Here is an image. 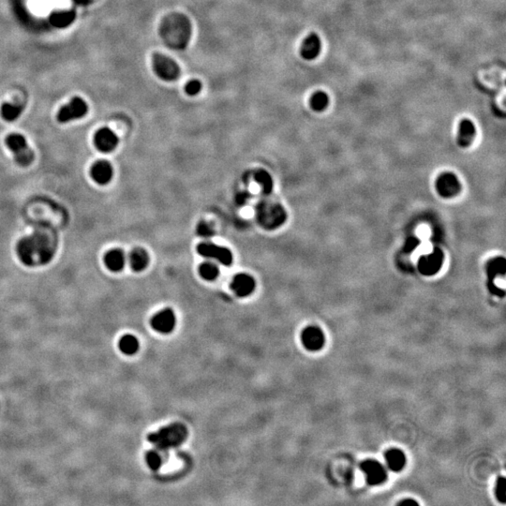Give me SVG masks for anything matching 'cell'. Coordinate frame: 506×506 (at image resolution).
I'll return each instance as SVG.
<instances>
[{"label":"cell","instance_id":"cell-8","mask_svg":"<svg viewBox=\"0 0 506 506\" xmlns=\"http://www.w3.org/2000/svg\"><path fill=\"white\" fill-rule=\"evenodd\" d=\"M436 191L443 198H453L462 191V185L456 175L452 173H442L435 183Z\"/></svg>","mask_w":506,"mask_h":506},{"label":"cell","instance_id":"cell-16","mask_svg":"<svg viewBox=\"0 0 506 506\" xmlns=\"http://www.w3.org/2000/svg\"><path fill=\"white\" fill-rule=\"evenodd\" d=\"M476 134V129L473 121L470 119H463L459 123L457 132V144L461 148L471 147Z\"/></svg>","mask_w":506,"mask_h":506},{"label":"cell","instance_id":"cell-6","mask_svg":"<svg viewBox=\"0 0 506 506\" xmlns=\"http://www.w3.org/2000/svg\"><path fill=\"white\" fill-rule=\"evenodd\" d=\"M88 112V105L82 98L75 97L67 105L62 106L58 113V120L67 123L83 118Z\"/></svg>","mask_w":506,"mask_h":506},{"label":"cell","instance_id":"cell-23","mask_svg":"<svg viewBox=\"0 0 506 506\" xmlns=\"http://www.w3.org/2000/svg\"><path fill=\"white\" fill-rule=\"evenodd\" d=\"M309 105L315 112H323L329 105V97L325 91H316L310 97Z\"/></svg>","mask_w":506,"mask_h":506},{"label":"cell","instance_id":"cell-31","mask_svg":"<svg viewBox=\"0 0 506 506\" xmlns=\"http://www.w3.org/2000/svg\"><path fill=\"white\" fill-rule=\"evenodd\" d=\"M397 505H418V502L417 500H412V499H407V500H401L397 503Z\"/></svg>","mask_w":506,"mask_h":506},{"label":"cell","instance_id":"cell-7","mask_svg":"<svg viewBox=\"0 0 506 506\" xmlns=\"http://www.w3.org/2000/svg\"><path fill=\"white\" fill-rule=\"evenodd\" d=\"M197 252L201 256L217 260L218 262L226 266L231 265L233 263V254L231 250H228L224 247L218 246L216 244L209 242L199 244L197 246Z\"/></svg>","mask_w":506,"mask_h":506},{"label":"cell","instance_id":"cell-25","mask_svg":"<svg viewBox=\"0 0 506 506\" xmlns=\"http://www.w3.org/2000/svg\"><path fill=\"white\" fill-rule=\"evenodd\" d=\"M199 274L205 281H215L219 275V269L215 263L205 262L199 266Z\"/></svg>","mask_w":506,"mask_h":506},{"label":"cell","instance_id":"cell-20","mask_svg":"<svg viewBox=\"0 0 506 506\" xmlns=\"http://www.w3.org/2000/svg\"><path fill=\"white\" fill-rule=\"evenodd\" d=\"M442 262V255L440 251H435L429 256L422 258L420 263V269L426 275H432L440 269Z\"/></svg>","mask_w":506,"mask_h":506},{"label":"cell","instance_id":"cell-3","mask_svg":"<svg viewBox=\"0 0 506 506\" xmlns=\"http://www.w3.org/2000/svg\"><path fill=\"white\" fill-rule=\"evenodd\" d=\"M258 223L265 230H275L285 223L287 213L280 204L263 202L260 203L256 209Z\"/></svg>","mask_w":506,"mask_h":506},{"label":"cell","instance_id":"cell-10","mask_svg":"<svg viewBox=\"0 0 506 506\" xmlns=\"http://www.w3.org/2000/svg\"><path fill=\"white\" fill-rule=\"evenodd\" d=\"M301 341L306 350L310 352L320 351L326 343V337L320 327H306L301 334Z\"/></svg>","mask_w":506,"mask_h":506},{"label":"cell","instance_id":"cell-24","mask_svg":"<svg viewBox=\"0 0 506 506\" xmlns=\"http://www.w3.org/2000/svg\"><path fill=\"white\" fill-rule=\"evenodd\" d=\"M119 349L127 355H133L139 350V341L134 336L126 335L119 341Z\"/></svg>","mask_w":506,"mask_h":506},{"label":"cell","instance_id":"cell-28","mask_svg":"<svg viewBox=\"0 0 506 506\" xmlns=\"http://www.w3.org/2000/svg\"><path fill=\"white\" fill-rule=\"evenodd\" d=\"M495 495L496 499L499 500L501 503L506 502V480L503 476L499 477L496 482V487H495Z\"/></svg>","mask_w":506,"mask_h":506},{"label":"cell","instance_id":"cell-9","mask_svg":"<svg viewBox=\"0 0 506 506\" xmlns=\"http://www.w3.org/2000/svg\"><path fill=\"white\" fill-rule=\"evenodd\" d=\"M361 471L365 474L369 485L378 486L387 480V473L382 463L374 459H366L361 464Z\"/></svg>","mask_w":506,"mask_h":506},{"label":"cell","instance_id":"cell-11","mask_svg":"<svg viewBox=\"0 0 506 506\" xmlns=\"http://www.w3.org/2000/svg\"><path fill=\"white\" fill-rule=\"evenodd\" d=\"M176 318L173 310L165 308L155 314L151 319V327L155 331L161 334L171 333L175 327Z\"/></svg>","mask_w":506,"mask_h":506},{"label":"cell","instance_id":"cell-32","mask_svg":"<svg viewBox=\"0 0 506 506\" xmlns=\"http://www.w3.org/2000/svg\"><path fill=\"white\" fill-rule=\"evenodd\" d=\"M248 198H249V196H248V194H247V193H241V194H239V195H238L237 202H238L239 204H243V203H245V202L248 200Z\"/></svg>","mask_w":506,"mask_h":506},{"label":"cell","instance_id":"cell-2","mask_svg":"<svg viewBox=\"0 0 506 506\" xmlns=\"http://www.w3.org/2000/svg\"><path fill=\"white\" fill-rule=\"evenodd\" d=\"M188 429L184 425L174 423L148 435V441L160 450L177 447L185 442Z\"/></svg>","mask_w":506,"mask_h":506},{"label":"cell","instance_id":"cell-12","mask_svg":"<svg viewBox=\"0 0 506 506\" xmlns=\"http://www.w3.org/2000/svg\"><path fill=\"white\" fill-rule=\"evenodd\" d=\"M118 137L109 128H100L94 135V144L101 152L110 153L118 146Z\"/></svg>","mask_w":506,"mask_h":506},{"label":"cell","instance_id":"cell-22","mask_svg":"<svg viewBox=\"0 0 506 506\" xmlns=\"http://www.w3.org/2000/svg\"><path fill=\"white\" fill-rule=\"evenodd\" d=\"M76 14L74 11H66V12H59L52 14L51 23L57 27H67L70 26L71 23L75 19Z\"/></svg>","mask_w":506,"mask_h":506},{"label":"cell","instance_id":"cell-27","mask_svg":"<svg viewBox=\"0 0 506 506\" xmlns=\"http://www.w3.org/2000/svg\"><path fill=\"white\" fill-rule=\"evenodd\" d=\"M146 462L152 471H158L163 464V456L159 451L151 450L146 455Z\"/></svg>","mask_w":506,"mask_h":506},{"label":"cell","instance_id":"cell-15","mask_svg":"<svg viewBox=\"0 0 506 506\" xmlns=\"http://www.w3.org/2000/svg\"><path fill=\"white\" fill-rule=\"evenodd\" d=\"M321 51V41L316 33H310L302 42L300 55L305 60H313Z\"/></svg>","mask_w":506,"mask_h":506},{"label":"cell","instance_id":"cell-19","mask_svg":"<svg viewBox=\"0 0 506 506\" xmlns=\"http://www.w3.org/2000/svg\"><path fill=\"white\" fill-rule=\"evenodd\" d=\"M128 261L130 267L135 272H141L143 270L146 269L148 267L149 263V255L148 251L141 249V248H136L132 250L128 257Z\"/></svg>","mask_w":506,"mask_h":506},{"label":"cell","instance_id":"cell-17","mask_svg":"<svg viewBox=\"0 0 506 506\" xmlns=\"http://www.w3.org/2000/svg\"><path fill=\"white\" fill-rule=\"evenodd\" d=\"M104 263L112 272H120L125 266L126 257L121 250L114 249L106 253L104 257Z\"/></svg>","mask_w":506,"mask_h":506},{"label":"cell","instance_id":"cell-14","mask_svg":"<svg viewBox=\"0 0 506 506\" xmlns=\"http://www.w3.org/2000/svg\"><path fill=\"white\" fill-rule=\"evenodd\" d=\"M91 176L99 185H107L113 178V166L107 160H98L91 167Z\"/></svg>","mask_w":506,"mask_h":506},{"label":"cell","instance_id":"cell-1","mask_svg":"<svg viewBox=\"0 0 506 506\" xmlns=\"http://www.w3.org/2000/svg\"><path fill=\"white\" fill-rule=\"evenodd\" d=\"M56 246L44 233L36 232L24 237L17 244V255L27 266H39L49 263L55 255Z\"/></svg>","mask_w":506,"mask_h":506},{"label":"cell","instance_id":"cell-18","mask_svg":"<svg viewBox=\"0 0 506 506\" xmlns=\"http://www.w3.org/2000/svg\"><path fill=\"white\" fill-rule=\"evenodd\" d=\"M385 462L392 472H400L406 464V456L399 449H390L385 454Z\"/></svg>","mask_w":506,"mask_h":506},{"label":"cell","instance_id":"cell-21","mask_svg":"<svg viewBox=\"0 0 506 506\" xmlns=\"http://www.w3.org/2000/svg\"><path fill=\"white\" fill-rule=\"evenodd\" d=\"M24 107L20 104H14V103H5L1 105V116L6 120V121L12 122L16 120L23 113Z\"/></svg>","mask_w":506,"mask_h":506},{"label":"cell","instance_id":"cell-13","mask_svg":"<svg viewBox=\"0 0 506 506\" xmlns=\"http://www.w3.org/2000/svg\"><path fill=\"white\" fill-rule=\"evenodd\" d=\"M256 287V282L252 275L247 273H239L234 277L231 288L239 297H247L251 295Z\"/></svg>","mask_w":506,"mask_h":506},{"label":"cell","instance_id":"cell-4","mask_svg":"<svg viewBox=\"0 0 506 506\" xmlns=\"http://www.w3.org/2000/svg\"><path fill=\"white\" fill-rule=\"evenodd\" d=\"M6 145L14 155L15 161L20 166L30 165L34 160V152L29 148L26 139L19 133H12L6 138Z\"/></svg>","mask_w":506,"mask_h":506},{"label":"cell","instance_id":"cell-30","mask_svg":"<svg viewBox=\"0 0 506 506\" xmlns=\"http://www.w3.org/2000/svg\"><path fill=\"white\" fill-rule=\"evenodd\" d=\"M197 234L198 236L204 238H210L214 235V230L212 228L211 225L206 223V222H200L197 226Z\"/></svg>","mask_w":506,"mask_h":506},{"label":"cell","instance_id":"cell-29","mask_svg":"<svg viewBox=\"0 0 506 506\" xmlns=\"http://www.w3.org/2000/svg\"><path fill=\"white\" fill-rule=\"evenodd\" d=\"M203 88V84L199 80H192L187 83L185 91L189 96H196Z\"/></svg>","mask_w":506,"mask_h":506},{"label":"cell","instance_id":"cell-26","mask_svg":"<svg viewBox=\"0 0 506 506\" xmlns=\"http://www.w3.org/2000/svg\"><path fill=\"white\" fill-rule=\"evenodd\" d=\"M254 178L257 183L262 187L263 193L265 195H268L273 190V179L269 173L264 170H259L254 174Z\"/></svg>","mask_w":506,"mask_h":506},{"label":"cell","instance_id":"cell-5","mask_svg":"<svg viewBox=\"0 0 506 506\" xmlns=\"http://www.w3.org/2000/svg\"><path fill=\"white\" fill-rule=\"evenodd\" d=\"M152 66L156 75L163 81L173 82L180 77L179 65L165 55L155 53L152 57Z\"/></svg>","mask_w":506,"mask_h":506}]
</instances>
